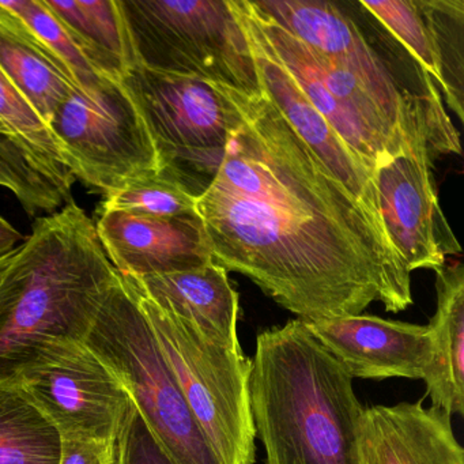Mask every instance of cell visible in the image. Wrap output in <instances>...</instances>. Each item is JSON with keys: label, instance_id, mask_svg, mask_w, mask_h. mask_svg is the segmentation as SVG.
<instances>
[{"label": "cell", "instance_id": "1", "mask_svg": "<svg viewBox=\"0 0 464 464\" xmlns=\"http://www.w3.org/2000/svg\"><path fill=\"white\" fill-rule=\"evenodd\" d=\"M195 210L214 262L304 322L412 304L411 273L385 227L263 93L246 102Z\"/></svg>", "mask_w": 464, "mask_h": 464}, {"label": "cell", "instance_id": "2", "mask_svg": "<svg viewBox=\"0 0 464 464\" xmlns=\"http://www.w3.org/2000/svg\"><path fill=\"white\" fill-rule=\"evenodd\" d=\"M118 276L74 200L37 219L0 281V384L51 342L83 341Z\"/></svg>", "mask_w": 464, "mask_h": 464}, {"label": "cell", "instance_id": "3", "mask_svg": "<svg viewBox=\"0 0 464 464\" xmlns=\"http://www.w3.org/2000/svg\"><path fill=\"white\" fill-rule=\"evenodd\" d=\"M249 376L265 464H358L362 404L344 366L303 320L263 331Z\"/></svg>", "mask_w": 464, "mask_h": 464}, {"label": "cell", "instance_id": "4", "mask_svg": "<svg viewBox=\"0 0 464 464\" xmlns=\"http://www.w3.org/2000/svg\"><path fill=\"white\" fill-rule=\"evenodd\" d=\"M83 342L121 380L173 463L222 464L192 415L126 276L119 274Z\"/></svg>", "mask_w": 464, "mask_h": 464}, {"label": "cell", "instance_id": "5", "mask_svg": "<svg viewBox=\"0 0 464 464\" xmlns=\"http://www.w3.org/2000/svg\"><path fill=\"white\" fill-rule=\"evenodd\" d=\"M123 83L140 107L156 143L162 178L198 199L211 186L227 143L246 121L249 97L202 78L142 66Z\"/></svg>", "mask_w": 464, "mask_h": 464}, {"label": "cell", "instance_id": "6", "mask_svg": "<svg viewBox=\"0 0 464 464\" xmlns=\"http://www.w3.org/2000/svg\"><path fill=\"white\" fill-rule=\"evenodd\" d=\"M127 279L217 458L222 464H254L256 437L249 406L251 358L241 349H230L208 338L194 323L157 303L131 278Z\"/></svg>", "mask_w": 464, "mask_h": 464}, {"label": "cell", "instance_id": "7", "mask_svg": "<svg viewBox=\"0 0 464 464\" xmlns=\"http://www.w3.org/2000/svg\"><path fill=\"white\" fill-rule=\"evenodd\" d=\"M121 6L138 66L262 94L232 0H121Z\"/></svg>", "mask_w": 464, "mask_h": 464}, {"label": "cell", "instance_id": "8", "mask_svg": "<svg viewBox=\"0 0 464 464\" xmlns=\"http://www.w3.org/2000/svg\"><path fill=\"white\" fill-rule=\"evenodd\" d=\"M50 129L75 180L102 197L159 175L156 143L123 81L105 78L91 91L75 88Z\"/></svg>", "mask_w": 464, "mask_h": 464}, {"label": "cell", "instance_id": "9", "mask_svg": "<svg viewBox=\"0 0 464 464\" xmlns=\"http://www.w3.org/2000/svg\"><path fill=\"white\" fill-rule=\"evenodd\" d=\"M12 384L61 437L116 441L132 406L121 380L78 339L43 347Z\"/></svg>", "mask_w": 464, "mask_h": 464}, {"label": "cell", "instance_id": "10", "mask_svg": "<svg viewBox=\"0 0 464 464\" xmlns=\"http://www.w3.org/2000/svg\"><path fill=\"white\" fill-rule=\"evenodd\" d=\"M243 5L282 66L373 175L377 167L401 153L409 131L420 123L404 132L352 72L279 28L257 13L249 0H243Z\"/></svg>", "mask_w": 464, "mask_h": 464}, {"label": "cell", "instance_id": "11", "mask_svg": "<svg viewBox=\"0 0 464 464\" xmlns=\"http://www.w3.org/2000/svg\"><path fill=\"white\" fill-rule=\"evenodd\" d=\"M430 146L428 124H420L401 153L374 170L380 217L410 273L437 270L461 252L439 205Z\"/></svg>", "mask_w": 464, "mask_h": 464}, {"label": "cell", "instance_id": "12", "mask_svg": "<svg viewBox=\"0 0 464 464\" xmlns=\"http://www.w3.org/2000/svg\"><path fill=\"white\" fill-rule=\"evenodd\" d=\"M249 4L314 53L352 72L404 132L426 115L423 100L399 88L390 67L338 5L325 0H249Z\"/></svg>", "mask_w": 464, "mask_h": 464}, {"label": "cell", "instance_id": "13", "mask_svg": "<svg viewBox=\"0 0 464 464\" xmlns=\"http://www.w3.org/2000/svg\"><path fill=\"white\" fill-rule=\"evenodd\" d=\"M232 5L248 37L260 92L281 111L295 131L322 160L333 176L341 181L342 186L353 197L357 198L384 227L380 217L373 172L347 148L346 143L312 105L292 75L282 66L246 13L243 0H232Z\"/></svg>", "mask_w": 464, "mask_h": 464}, {"label": "cell", "instance_id": "14", "mask_svg": "<svg viewBox=\"0 0 464 464\" xmlns=\"http://www.w3.org/2000/svg\"><path fill=\"white\" fill-rule=\"evenodd\" d=\"M97 236L121 276H167L214 262L198 214L156 218L126 211H99Z\"/></svg>", "mask_w": 464, "mask_h": 464}, {"label": "cell", "instance_id": "15", "mask_svg": "<svg viewBox=\"0 0 464 464\" xmlns=\"http://www.w3.org/2000/svg\"><path fill=\"white\" fill-rule=\"evenodd\" d=\"M304 323L353 379H423L430 362L428 325L372 314Z\"/></svg>", "mask_w": 464, "mask_h": 464}, {"label": "cell", "instance_id": "16", "mask_svg": "<svg viewBox=\"0 0 464 464\" xmlns=\"http://www.w3.org/2000/svg\"><path fill=\"white\" fill-rule=\"evenodd\" d=\"M358 464H464L452 417L422 401L363 410Z\"/></svg>", "mask_w": 464, "mask_h": 464}, {"label": "cell", "instance_id": "17", "mask_svg": "<svg viewBox=\"0 0 464 464\" xmlns=\"http://www.w3.org/2000/svg\"><path fill=\"white\" fill-rule=\"evenodd\" d=\"M131 279L149 297L194 323L208 338L230 349H241L238 293L227 271L216 262L197 270Z\"/></svg>", "mask_w": 464, "mask_h": 464}, {"label": "cell", "instance_id": "18", "mask_svg": "<svg viewBox=\"0 0 464 464\" xmlns=\"http://www.w3.org/2000/svg\"><path fill=\"white\" fill-rule=\"evenodd\" d=\"M436 273L437 309L430 324V362L423 382L431 407L464 412V267L444 265Z\"/></svg>", "mask_w": 464, "mask_h": 464}, {"label": "cell", "instance_id": "19", "mask_svg": "<svg viewBox=\"0 0 464 464\" xmlns=\"http://www.w3.org/2000/svg\"><path fill=\"white\" fill-rule=\"evenodd\" d=\"M102 77L123 81L138 66L121 0H43Z\"/></svg>", "mask_w": 464, "mask_h": 464}, {"label": "cell", "instance_id": "20", "mask_svg": "<svg viewBox=\"0 0 464 464\" xmlns=\"http://www.w3.org/2000/svg\"><path fill=\"white\" fill-rule=\"evenodd\" d=\"M0 72L50 124L75 86L0 10Z\"/></svg>", "mask_w": 464, "mask_h": 464}, {"label": "cell", "instance_id": "21", "mask_svg": "<svg viewBox=\"0 0 464 464\" xmlns=\"http://www.w3.org/2000/svg\"><path fill=\"white\" fill-rule=\"evenodd\" d=\"M62 437L13 384H0V464H59Z\"/></svg>", "mask_w": 464, "mask_h": 464}, {"label": "cell", "instance_id": "22", "mask_svg": "<svg viewBox=\"0 0 464 464\" xmlns=\"http://www.w3.org/2000/svg\"><path fill=\"white\" fill-rule=\"evenodd\" d=\"M5 17L28 37L75 88L91 91L105 77L96 72L43 0H0Z\"/></svg>", "mask_w": 464, "mask_h": 464}, {"label": "cell", "instance_id": "23", "mask_svg": "<svg viewBox=\"0 0 464 464\" xmlns=\"http://www.w3.org/2000/svg\"><path fill=\"white\" fill-rule=\"evenodd\" d=\"M0 123L4 124L15 145L40 170L61 184L67 191H72L75 179L64 162L50 124L40 116L36 108L2 72Z\"/></svg>", "mask_w": 464, "mask_h": 464}, {"label": "cell", "instance_id": "24", "mask_svg": "<svg viewBox=\"0 0 464 464\" xmlns=\"http://www.w3.org/2000/svg\"><path fill=\"white\" fill-rule=\"evenodd\" d=\"M430 29L447 104L463 121V0H417Z\"/></svg>", "mask_w": 464, "mask_h": 464}, {"label": "cell", "instance_id": "25", "mask_svg": "<svg viewBox=\"0 0 464 464\" xmlns=\"http://www.w3.org/2000/svg\"><path fill=\"white\" fill-rule=\"evenodd\" d=\"M0 187L14 194L31 217L55 213L72 200V191L40 170L0 123Z\"/></svg>", "mask_w": 464, "mask_h": 464}, {"label": "cell", "instance_id": "26", "mask_svg": "<svg viewBox=\"0 0 464 464\" xmlns=\"http://www.w3.org/2000/svg\"><path fill=\"white\" fill-rule=\"evenodd\" d=\"M363 13L373 17L391 37L409 53L418 67L428 72L434 85L441 82L439 56L430 29L418 7L417 0H377L357 2Z\"/></svg>", "mask_w": 464, "mask_h": 464}, {"label": "cell", "instance_id": "27", "mask_svg": "<svg viewBox=\"0 0 464 464\" xmlns=\"http://www.w3.org/2000/svg\"><path fill=\"white\" fill-rule=\"evenodd\" d=\"M197 199L161 175L140 179L105 195L99 211H126L156 218L197 214Z\"/></svg>", "mask_w": 464, "mask_h": 464}, {"label": "cell", "instance_id": "28", "mask_svg": "<svg viewBox=\"0 0 464 464\" xmlns=\"http://www.w3.org/2000/svg\"><path fill=\"white\" fill-rule=\"evenodd\" d=\"M116 464H175L132 403L115 442Z\"/></svg>", "mask_w": 464, "mask_h": 464}, {"label": "cell", "instance_id": "29", "mask_svg": "<svg viewBox=\"0 0 464 464\" xmlns=\"http://www.w3.org/2000/svg\"><path fill=\"white\" fill-rule=\"evenodd\" d=\"M115 442L62 437L59 464H116Z\"/></svg>", "mask_w": 464, "mask_h": 464}, {"label": "cell", "instance_id": "30", "mask_svg": "<svg viewBox=\"0 0 464 464\" xmlns=\"http://www.w3.org/2000/svg\"><path fill=\"white\" fill-rule=\"evenodd\" d=\"M23 240H25L23 235L4 217L0 216V259H4L7 255L14 252L20 246L18 244Z\"/></svg>", "mask_w": 464, "mask_h": 464}, {"label": "cell", "instance_id": "31", "mask_svg": "<svg viewBox=\"0 0 464 464\" xmlns=\"http://www.w3.org/2000/svg\"><path fill=\"white\" fill-rule=\"evenodd\" d=\"M17 251V249H15ZM14 252H12V254L7 255L6 257H4V259H0V281H2V278H4L5 274H6L7 268H9V266L12 265L13 257H14Z\"/></svg>", "mask_w": 464, "mask_h": 464}]
</instances>
